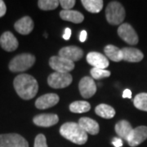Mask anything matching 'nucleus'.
Masks as SVG:
<instances>
[{
  "label": "nucleus",
  "instance_id": "obj_1",
  "mask_svg": "<svg viewBox=\"0 0 147 147\" xmlns=\"http://www.w3.org/2000/svg\"><path fill=\"white\" fill-rule=\"evenodd\" d=\"M13 85L16 93L24 100H30L34 98L38 91L37 80L27 74L17 75L14 79Z\"/></svg>",
  "mask_w": 147,
  "mask_h": 147
},
{
  "label": "nucleus",
  "instance_id": "obj_2",
  "mask_svg": "<svg viewBox=\"0 0 147 147\" xmlns=\"http://www.w3.org/2000/svg\"><path fill=\"white\" fill-rule=\"evenodd\" d=\"M60 133L65 139L77 145H84L88 141V133L77 123H64L60 128Z\"/></svg>",
  "mask_w": 147,
  "mask_h": 147
},
{
  "label": "nucleus",
  "instance_id": "obj_3",
  "mask_svg": "<svg viewBox=\"0 0 147 147\" xmlns=\"http://www.w3.org/2000/svg\"><path fill=\"white\" fill-rule=\"evenodd\" d=\"M106 20L110 25H119L125 18V10L120 3L113 1L110 3L105 9Z\"/></svg>",
  "mask_w": 147,
  "mask_h": 147
},
{
  "label": "nucleus",
  "instance_id": "obj_4",
  "mask_svg": "<svg viewBox=\"0 0 147 147\" xmlns=\"http://www.w3.org/2000/svg\"><path fill=\"white\" fill-rule=\"evenodd\" d=\"M35 57L30 53H23L13 58L9 63V69L11 72H23L33 66Z\"/></svg>",
  "mask_w": 147,
  "mask_h": 147
},
{
  "label": "nucleus",
  "instance_id": "obj_5",
  "mask_svg": "<svg viewBox=\"0 0 147 147\" xmlns=\"http://www.w3.org/2000/svg\"><path fill=\"white\" fill-rule=\"evenodd\" d=\"M72 75L69 73L54 72L47 78V84L53 88H65L72 83Z\"/></svg>",
  "mask_w": 147,
  "mask_h": 147
},
{
  "label": "nucleus",
  "instance_id": "obj_6",
  "mask_svg": "<svg viewBox=\"0 0 147 147\" xmlns=\"http://www.w3.org/2000/svg\"><path fill=\"white\" fill-rule=\"evenodd\" d=\"M0 147H29L27 141L16 133L0 135Z\"/></svg>",
  "mask_w": 147,
  "mask_h": 147
},
{
  "label": "nucleus",
  "instance_id": "obj_7",
  "mask_svg": "<svg viewBox=\"0 0 147 147\" xmlns=\"http://www.w3.org/2000/svg\"><path fill=\"white\" fill-rule=\"evenodd\" d=\"M49 65L53 69L56 70V72L61 73H69L74 68V62L59 56H55L50 58Z\"/></svg>",
  "mask_w": 147,
  "mask_h": 147
},
{
  "label": "nucleus",
  "instance_id": "obj_8",
  "mask_svg": "<svg viewBox=\"0 0 147 147\" xmlns=\"http://www.w3.org/2000/svg\"><path fill=\"white\" fill-rule=\"evenodd\" d=\"M118 34L127 43L135 45L138 42V36L135 30L127 23L122 24L118 29Z\"/></svg>",
  "mask_w": 147,
  "mask_h": 147
},
{
  "label": "nucleus",
  "instance_id": "obj_9",
  "mask_svg": "<svg viewBox=\"0 0 147 147\" xmlns=\"http://www.w3.org/2000/svg\"><path fill=\"white\" fill-rule=\"evenodd\" d=\"M147 139V127L139 126L133 128V130L127 139L128 145L131 147H135L142 144Z\"/></svg>",
  "mask_w": 147,
  "mask_h": 147
},
{
  "label": "nucleus",
  "instance_id": "obj_10",
  "mask_svg": "<svg viewBox=\"0 0 147 147\" xmlns=\"http://www.w3.org/2000/svg\"><path fill=\"white\" fill-rule=\"evenodd\" d=\"M79 92L84 98L92 97L96 92V85L91 77H84L79 84Z\"/></svg>",
  "mask_w": 147,
  "mask_h": 147
},
{
  "label": "nucleus",
  "instance_id": "obj_11",
  "mask_svg": "<svg viewBox=\"0 0 147 147\" xmlns=\"http://www.w3.org/2000/svg\"><path fill=\"white\" fill-rule=\"evenodd\" d=\"M84 56L83 50L76 46H68L61 48L59 51V57L65 58L70 61H77Z\"/></svg>",
  "mask_w": 147,
  "mask_h": 147
},
{
  "label": "nucleus",
  "instance_id": "obj_12",
  "mask_svg": "<svg viewBox=\"0 0 147 147\" xmlns=\"http://www.w3.org/2000/svg\"><path fill=\"white\" fill-rule=\"evenodd\" d=\"M60 100L57 94L55 93H47L42 95L40 97H38L35 101V106L38 109L45 110L47 108L53 107L58 103Z\"/></svg>",
  "mask_w": 147,
  "mask_h": 147
},
{
  "label": "nucleus",
  "instance_id": "obj_13",
  "mask_svg": "<svg viewBox=\"0 0 147 147\" xmlns=\"http://www.w3.org/2000/svg\"><path fill=\"white\" fill-rule=\"evenodd\" d=\"M87 61L91 65L93 66V68L104 69L107 68L109 66V61L101 53L96 52H92L87 55Z\"/></svg>",
  "mask_w": 147,
  "mask_h": 147
},
{
  "label": "nucleus",
  "instance_id": "obj_14",
  "mask_svg": "<svg viewBox=\"0 0 147 147\" xmlns=\"http://www.w3.org/2000/svg\"><path fill=\"white\" fill-rule=\"evenodd\" d=\"M0 45L7 52H12L18 47V41L12 33L6 31L0 37Z\"/></svg>",
  "mask_w": 147,
  "mask_h": 147
},
{
  "label": "nucleus",
  "instance_id": "obj_15",
  "mask_svg": "<svg viewBox=\"0 0 147 147\" xmlns=\"http://www.w3.org/2000/svg\"><path fill=\"white\" fill-rule=\"evenodd\" d=\"M59 121V118L55 114H42L35 116L33 119L34 124L38 127H48L57 124Z\"/></svg>",
  "mask_w": 147,
  "mask_h": 147
},
{
  "label": "nucleus",
  "instance_id": "obj_16",
  "mask_svg": "<svg viewBox=\"0 0 147 147\" xmlns=\"http://www.w3.org/2000/svg\"><path fill=\"white\" fill-rule=\"evenodd\" d=\"M14 28L21 34H29L34 29V21L30 16H24L16 21L14 25Z\"/></svg>",
  "mask_w": 147,
  "mask_h": 147
},
{
  "label": "nucleus",
  "instance_id": "obj_17",
  "mask_svg": "<svg viewBox=\"0 0 147 147\" xmlns=\"http://www.w3.org/2000/svg\"><path fill=\"white\" fill-rule=\"evenodd\" d=\"M121 50L123 53V60L128 62H139L144 57L143 53L137 48L123 47Z\"/></svg>",
  "mask_w": 147,
  "mask_h": 147
},
{
  "label": "nucleus",
  "instance_id": "obj_18",
  "mask_svg": "<svg viewBox=\"0 0 147 147\" xmlns=\"http://www.w3.org/2000/svg\"><path fill=\"white\" fill-rule=\"evenodd\" d=\"M79 126L81 127L87 133L91 135H96L99 132V124L96 121L88 117H83L79 120Z\"/></svg>",
  "mask_w": 147,
  "mask_h": 147
},
{
  "label": "nucleus",
  "instance_id": "obj_19",
  "mask_svg": "<svg viewBox=\"0 0 147 147\" xmlns=\"http://www.w3.org/2000/svg\"><path fill=\"white\" fill-rule=\"evenodd\" d=\"M60 16L64 21H70L79 24L84 20V15L78 11L62 10L60 12Z\"/></svg>",
  "mask_w": 147,
  "mask_h": 147
},
{
  "label": "nucleus",
  "instance_id": "obj_20",
  "mask_svg": "<svg viewBox=\"0 0 147 147\" xmlns=\"http://www.w3.org/2000/svg\"><path fill=\"white\" fill-rule=\"evenodd\" d=\"M133 128L129 122L126 120H121L117 123L115 125V131L117 134L123 139L127 141L128 137L131 133Z\"/></svg>",
  "mask_w": 147,
  "mask_h": 147
},
{
  "label": "nucleus",
  "instance_id": "obj_21",
  "mask_svg": "<svg viewBox=\"0 0 147 147\" xmlns=\"http://www.w3.org/2000/svg\"><path fill=\"white\" fill-rule=\"evenodd\" d=\"M104 52H105V56H107V57L110 58L113 61L119 62L123 60L122 50L114 45H110V44L107 45L104 48Z\"/></svg>",
  "mask_w": 147,
  "mask_h": 147
},
{
  "label": "nucleus",
  "instance_id": "obj_22",
  "mask_svg": "<svg viewBox=\"0 0 147 147\" xmlns=\"http://www.w3.org/2000/svg\"><path fill=\"white\" fill-rule=\"evenodd\" d=\"M81 3L86 10L92 13H98L103 7L102 0H82Z\"/></svg>",
  "mask_w": 147,
  "mask_h": 147
},
{
  "label": "nucleus",
  "instance_id": "obj_23",
  "mask_svg": "<svg viewBox=\"0 0 147 147\" xmlns=\"http://www.w3.org/2000/svg\"><path fill=\"white\" fill-rule=\"evenodd\" d=\"M97 115L104 119H112L115 115V110L113 107L106 104H100L95 109Z\"/></svg>",
  "mask_w": 147,
  "mask_h": 147
},
{
  "label": "nucleus",
  "instance_id": "obj_24",
  "mask_svg": "<svg viewBox=\"0 0 147 147\" xmlns=\"http://www.w3.org/2000/svg\"><path fill=\"white\" fill-rule=\"evenodd\" d=\"M91 109V105L88 101L78 100L74 101L69 105V110L73 113H85Z\"/></svg>",
  "mask_w": 147,
  "mask_h": 147
},
{
  "label": "nucleus",
  "instance_id": "obj_25",
  "mask_svg": "<svg viewBox=\"0 0 147 147\" xmlns=\"http://www.w3.org/2000/svg\"><path fill=\"white\" fill-rule=\"evenodd\" d=\"M133 103L138 110L147 111V93H140L137 95L134 98Z\"/></svg>",
  "mask_w": 147,
  "mask_h": 147
},
{
  "label": "nucleus",
  "instance_id": "obj_26",
  "mask_svg": "<svg viewBox=\"0 0 147 147\" xmlns=\"http://www.w3.org/2000/svg\"><path fill=\"white\" fill-rule=\"evenodd\" d=\"M60 4V1L57 0H39L38 6L41 10L49 11L56 9Z\"/></svg>",
  "mask_w": 147,
  "mask_h": 147
},
{
  "label": "nucleus",
  "instance_id": "obj_27",
  "mask_svg": "<svg viewBox=\"0 0 147 147\" xmlns=\"http://www.w3.org/2000/svg\"><path fill=\"white\" fill-rule=\"evenodd\" d=\"M92 77L95 79H101L110 76V71L104 69L92 68L90 71Z\"/></svg>",
  "mask_w": 147,
  "mask_h": 147
},
{
  "label": "nucleus",
  "instance_id": "obj_28",
  "mask_svg": "<svg viewBox=\"0 0 147 147\" xmlns=\"http://www.w3.org/2000/svg\"><path fill=\"white\" fill-rule=\"evenodd\" d=\"M34 147H47V139L43 134H38L35 137Z\"/></svg>",
  "mask_w": 147,
  "mask_h": 147
},
{
  "label": "nucleus",
  "instance_id": "obj_29",
  "mask_svg": "<svg viewBox=\"0 0 147 147\" xmlns=\"http://www.w3.org/2000/svg\"><path fill=\"white\" fill-rule=\"evenodd\" d=\"M74 0H61L60 1V4L64 10H70L75 5Z\"/></svg>",
  "mask_w": 147,
  "mask_h": 147
},
{
  "label": "nucleus",
  "instance_id": "obj_30",
  "mask_svg": "<svg viewBox=\"0 0 147 147\" xmlns=\"http://www.w3.org/2000/svg\"><path fill=\"white\" fill-rule=\"evenodd\" d=\"M112 145L115 147H122L123 146V141L121 138L115 137L112 140Z\"/></svg>",
  "mask_w": 147,
  "mask_h": 147
},
{
  "label": "nucleus",
  "instance_id": "obj_31",
  "mask_svg": "<svg viewBox=\"0 0 147 147\" xmlns=\"http://www.w3.org/2000/svg\"><path fill=\"white\" fill-rule=\"evenodd\" d=\"M7 7H6L5 3L2 0H0V17L3 16L6 14Z\"/></svg>",
  "mask_w": 147,
  "mask_h": 147
},
{
  "label": "nucleus",
  "instance_id": "obj_32",
  "mask_svg": "<svg viewBox=\"0 0 147 147\" xmlns=\"http://www.w3.org/2000/svg\"><path fill=\"white\" fill-rule=\"evenodd\" d=\"M70 36H71V30L69 28H66L65 30V34H64L63 35V38L65 39V40H69Z\"/></svg>",
  "mask_w": 147,
  "mask_h": 147
},
{
  "label": "nucleus",
  "instance_id": "obj_33",
  "mask_svg": "<svg viewBox=\"0 0 147 147\" xmlns=\"http://www.w3.org/2000/svg\"><path fill=\"white\" fill-rule=\"evenodd\" d=\"M87 32L85 31V30H82V31L80 32V34H79V41L82 42H84L86 41V39H87Z\"/></svg>",
  "mask_w": 147,
  "mask_h": 147
},
{
  "label": "nucleus",
  "instance_id": "obj_34",
  "mask_svg": "<svg viewBox=\"0 0 147 147\" xmlns=\"http://www.w3.org/2000/svg\"><path fill=\"white\" fill-rule=\"evenodd\" d=\"M123 98H131V92L130 89H125L123 92Z\"/></svg>",
  "mask_w": 147,
  "mask_h": 147
}]
</instances>
